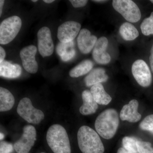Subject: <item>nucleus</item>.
<instances>
[{
    "label": "nucleus",
    "mask_w": 153,
    "mask_h": 153,
    "mask_svg": "<svg viewBox=\"0 0 153 153\" xmlns=\"http://www.w3.org/2000/svg\"><path fill=\"white\" fill-rule=\"evenodd\" d=\"M119 124V118L116 110L109 108L101 113L95 120V128L98 134L105 139L112 138Z\"/></svg>",
    "instance_id": "nucleus-1"
},
{
    "label": "nucleus",
    "mask_w": 153,
    "mask_h": 153,
    "mask_svg": "<svg viewBox=\"0 0 153 153\" xmlns=\"http://www.w3.org/2000/svg\"><path fill=\"white\" fill-rule=\"evenodd\" d=\"M79 149L82 153H103L104 147L98 134L87 126L79 128L77 134Z\"/></svg>",
    "instance_id": "nucleus-2"
},
{
    "label": "nucleus",
    "mask_w": 153,
    "mask_h": 153,
    "mask_svg": "<svg viewBox=\"0 0 153 153\" xmlns=\"http://www.w3.org/2000/svg\"><path fill=\"white\" fill-rule=\"evenodd\" d=\"M47 143L54 153H71L70 141L66 129L59 124L49 128L46 136Z\"/></svg>",
    "instance_id": "nucleus-3"
},
{
    "label": "nucleus",
    "mask_w": 153,
    "mask_h": 153,
    "mask_svg": "<svg viewBox=\"0 0 153 153\" xmlns=\"http://www.w3.org/2000/svg\"><path fill=\"white\" fill-rule=\"evenodd\" d=\"M22 26V21L17 16L7 18L0 25V44L5 45L16 38Z\"/></svg>",
    "instance_id": "nucleus-4"
},
{
    "label": "nucleus",
    "mask_w": 153,
    "mask_h": 153,
    "mask_svg": "<svg viewBox=\"0 0 153 153\" xmlns=\"http://www.w3.org/2000/svg\"><path fill=\"white\" fill-rule=\"evenodd\" d=\"M20 117L28 123L38 124L44 119V114L41 110L35 108L29 98L24 97L20 102L17 109Z\"/></svg>",
    "instance_id": "nucleus-5"
},
{
    "label": "nucleus",
    "mask_w": 153,
    "mask_h": 153,
    "mask_svg": "<svg viewBox=\"0 0 153 153\" xmlns=\"http://www.w3.org/2000/svg\"><path fill=\"white\" fill-rule=\"evenodd\" d=\"M114 8L127 21L136 23L139 21L141 14L138 7L131 0H114Z\"/></svg>",
    "instance_id": "nucleus-6"
},
{
    "label": "nucleus",
    "mask_w": 153,
    "mask_h": 153,
    "mask_svg": "<svg viewBox=\"0 0 153 153\" xmlns=\"http://www.w3.org/2000/svg\"><path fill=\"white\" fill-rule=\"evenodd\" d=\"M36 131L33 126L28 125L23 128V133L20 139L14 145L17 153H28L35 144L36 140Z\"/></svg>",
    "instance_id": "nucleus-7"
},
{
    "label": "nucleus",
    "mask_w": 153,
    "mask_h": 153,
    "mask_svg": "<svg viewBox=\"0 0 153 153\" xmlns=\"http://www.w3.org/2000/svg\"><path fill=\"white\" fill-rule=\"evenodd\" d=\"M131 71L134 78L140 85L146 87L151 85L152 76L150 70L143 60H136L132 66Z\"/></svg>",
    "instance_id": "nucleus-8"
},
{
    "label": "nucleus",
    "mask_w": 153,
    "mask_h": 153,
    "mask_svg": "<svg viewBox=\"0 0 153 153\" xmlns=\"http://www.w3.org/2000/svg\"><path fill=\"white\" fill-rule=\"evenodd\" d=\"M38 48L39 53L43 57L52 55L54 51V45L50 29L44 27L38 31Z\"/></svg>",
    "instance_id": "nucleus-9"
},
{
    "label": "nucleus",
    "mask_w": 153,
    "mask_h": 153,
    "mask_svg": "<svg viewBox=\"0 0 153 153\" xmlns=\"http://www.w3.org/2000/svg\"><path fill=\"white\" fill-rule=\"evenodd\" d=\"M80 29L81 25L78 22L74 21L65 22L58 28L57 38L62 43L71 42L79 34Z\"/></svg>",
    "instance_id": "nucleus-10"
},
{
    "label": "nucleus",
    "mask_w": 153,
    "mask_h": 153,
    "mask_svg": "<svg viewBox=\"0 0 153 153\" xmlns=\"http://www.w3.org/2000/svg\"><path fill=\"white\" fill-rule=\"evenodd\" d=\"M37 52V48L34 45L27 46L20 51V56L23 67L31 74H35L38 70V64L35 57Z\"/></svg>",
    "instance_id": "nucleus-11"
},
{
    "label": "nucleus",
    "mask_w": 153,
    "mask_h": 153,
    "mask_svg": "<svg viewBox=\"0 0 153 153\" xmlns=\"http://www.w3.org/2000/svg\"><path fill=\"white\" fill-rule=\"evenodd\" d=\"M108 45V40L105 37L97 39L94 47L92 56L97 63L100 64H108L110 62V55L106 52Z\"/></svg>",
    "instance_id": "nucleus-12"
},
{
    "label": "nucleus",
    "mask_w": 153,
    "mask_h": 153,
    "mask_svg": "<svg viewBox=\"0 0 153 153\" xmlns=\"http://www.w3.org/2000/svg\"><path fill=\"white\" fill-rule=\"evenodd\" d=\"M97 40L96 36L91 35L87 29L80 30L77 38V45L80 52L84 54L89 53L93 49Z\"/></svg>",
    "instance_id": "nucleus-13"
},
{
    "label": "nucleus",
    "mask_w": 153,
    "mask_h": 153,
    "mask_svg": "<svg viewBox=\"0 0 153 153\" xmlns=\"http://www.w3.org/2000/svg\"><path fill=\"white\" fill-rule=\"evenodd\" d=\"M139 103L136 100L129 102L128 104L125 105L121 111L120 116L122 120L130 123H136L141 118V115L138 112Z\"/></svg>",
    "instance_id": "nucleus-14"
},
{
    "label": "nucleus",
    "mask_w": 153,
    "mask_h": 153,
    "mask_svg": "<svg viewBox=\"0 0 153 153\" xmlns=\"http://www.w3.org/2000/svg\"><path fill=\"white\" fill-rule=\"evenodd\" d=\"M83 104L79 108V112L83 115L95 113L98 108V104L94 100L90 91L85 90L82 94Z\"/></svg>",
    "instance_id": "nucleus-15"
},
{
    "label": "nucleus",
    "mask_w": 153,
    "mask_h": 153,
    "mask_svg": "<svg viewBox=\"0 0 153 153\" xmlns=\"http://www.w3.org/2000/svg\"><path fill=\"white\" fill-rule=\"evenodd\" d=\"M22 72L21 66L13 64L4 60L0 63V75L7 78H16L19 77Z\"/></svg>",
    "instance_id": "nucleus-16"
},
{
    "label": "nucleus",
    "mask_w": 153,
    "mask_h": 153,
    "mask_svg": "<svg viewBox=\"0 0 153 153\" xmlns=\"http://www.w3.org/2000/svg\"><path fill=\"white\" fill-rule=\"evenodd\" d=\"M56 52L63 61H68L74 57L76 53L74 41L68 43L60 42L57 44Z\"/></svg>",
    "instance_id": "nucleus-17"
},
{
    "label": "nucleus",
    "mask_w": 153,
    "mask_h": 153,
    "mask_svg": "<svg viewBox=\"0 0 153 153\" xmlns=\"http://www.w3.org/2000/svg\"><path fill=\"white\" fill-rule=\"evenodd\" d=\"M108 79V76L105 74L104 69L101 68H95L92 70L84 79V82L87 86H93L95 84L105 82Z\"/></svg>",
    "instance_id": "nucleus-18"
},
{
    "label": "nucleus",
    "mask_w": 153,
    "mask_h": 153,
    "mask_svg": "<svg viewBox=\"0 0 153 153\" xmlns=\"http://www.w3.org/2000/svg\"><path fill=\"white\" fill-rule=\"evenodd\" d=\"M91 92L97 104L107 105L111 101V97L105 90L101 83L95 84L91 86Z\"/></svg>",
    "instance_id": "nucleus-19"
},
{
    "label": "nucleus",
    "mask_w": 153,
    "mask_h": 153,
    "mask_svg": "<svg viewBox=\"0 0 153 153\" xmlns=\"http://www.w3.org/2000/svg\"><path fill=\"white\" fill-rule=\"evenodd\" d=\"M15 98L10 91L0 88V111H8L13 108L15 104Z\"/></svg>",
    "instance_id": "nucleus-20"
},
{
    "label": "nucleus",
    "mask_w": 153,
    "mask_h": 153,
    "mask_svg": "<svg viewBox=\"0 0 153 153\" xmlns=\"http://www.w3.org/2000/svg\"><path fill=\"white\" fill-rule=\"evenodd\" d=\"M119 33L122 38L126 41H133L139 36L135 27L128 22H125L121 25Z\"/></svg>",
    "instance_id": "nucleus-21"
},
{
    "label": "nucleus",
    "mask_w": 153,
    "mask_h": 153,
    "mask_svg": "<svg viewBox=\"0 0 153 153\" xmlns=\"http://www.w3.org/2000/svg\"><path fill=\"white\" fill-rule=\"evenodd\" d=\"M93 66V63L91 60H83L71 69L69 71V75L71 77H78L85 75L91 70Z\"/></svg>",
    "instance_id": "nucleus-22"
},
{
    "label": "nucleus",
    "mask_w": 153,
    "mask_h": 153,
    "mask_svg": "<svg viewBox=\"0 0 153 153\" xmlns=\"http://www.w3.org/2000/svg\"><path fill=\"white\" fill-rule=\"evenodd\" d=\"M138 141V140L134 137H124L122 140L123 148L128 152L134 153H138L137 145Z\"/></svg>",
    "instance_id": "nucleus-23"
},
{
    "label": "nucleus",
    "mask_w": 153,
    "mask_h": 153,
    "mask_svg": "<svg viewBox=\"0 0 153 153\" xmlns=\"http://www.w3.org/2000/svg\"><path fill=\"white\" fill-rule=\"evenodd\" d=\"M142 33L146 36L153 35V12L149 18L143 20L140 26Z\"/></svg>",
    "instance_id": "nucleus-24"
},
{
    "label": "nucleus",
    "mask_w": 153,
    "mask_h": 153,
    "mask_svg": "<svg viewBox=\"0 0 153 153\" xmlns=\"http://www.w3.org/2000/svg\"><path fill=\"white\" fill-rule=\"evenodd\" d=\"M139 126L142 130L150 132L153 134V114L145 117L140 123Z\"/></svg>",
    "instance_id": "nucleus-25"
},
{
    "label": "nucleus",
    "mask_w": 153,
    "mask_h": 153,
    "mask_svg": "<svg viewBox=\"0 0 153 153\" xmlns=\"http://www.w3.org/2000/svg\"><path fill=\"white\" fill-rule=\"evenodd\" d=\"M137 145L138 153H153V147L151 143L138 140Z\"/></svg>",
    "instance_id": "nucleus-26"
},
{
    "label": "nucleus",
    "mask_w": 153,
    "mask_h": 153,
    "mask_svg": "<svg viewBox=\"0 0 153 153\" xmlns=\"http://www.w3.org/2000/svg\"><path fill=\"white\" fill-rule=\"evenodd\" d=\"M13 144L5 141H1L0 143V153H11L14 150Z\"/></svg>",
    "instance_id": "nucleus-27"
},
{
    "label": "nucleus",
    "mask_w": 153,
    "mask_h": 153,
    "mask_svg": "<svg viewBox=\"0 0 153 153\" xmlns=\"http://www.w3.org/2000/svg\"><path fill=\"white\" fill-rule=\"evenodd\" d=\"M69 1L74 7L79 8L86 5L88 1L86 0H70Z\"/></svg>",
    "instance_id": "nucleus-28"
},
{
    "label": "nucleus",
    "mask_w": 153,
    "mask_h": 153,
    "mask_svg": "<svg viewBox=\"0 0 153 153\" xmlns=\"http://www.w3.org/2000/svg\"><path fill=\"white\" fill-rule=\"evenodd\" d=\"M6 56V52L4 49L1 46L0 47V63H1L4 61Z\"/></svg>",
    "instance_id": "nucleus-29"
},
{
    "label": "nucleus",
    "mask_w": 153,
    "mask_h": 153,
    "mask_svg": "<svg viewBox=\"0 0 153 153\" xmlns=\"http://www.w3.org/2000/svg\"><path fill=\"white\" fill-rule=\"evenodd\" d=\"M150 64L153 73V44L151 50V55L149 57Z\"/></svg>",
    "instance_id": "nucleus-30"
},
{
    "label": "nucleus",
    "mask_w": 153,
    "mask_h": 153,
    "mask_svg": "<svg viewBox=\"0 0 153 153\" xmlns=\"http://www.w3.org/2000/svg\"><path fill=\"white\" fill-rule=\"evenodd\" d=\"M117 153H134L126 150L123 148H120L118 150Z\"/></svg>",
    "instance_id": "nucleus-31"
},
{
    "label": "nucleus",
    "mask_w": 153,
    "mask_h": 153,
    "mask_svg": "<svg viewBox=\"0 0 153 153\" xmlns=\"http://www.w3.org/2000/svg\"><path fill=\"white\" fill-rule=\"evenodd\" d=\"M4 0L0 1V16H1L2 12L3 7L4 6Z\"/></svg>",
    "instance_id": "nucleus-32"
},
{
    "label": "nucleus",
    "mask_w": 153,
    "mask_h": 153,
    "mask_svg": "<svg viewBox=\"0 0 153 153\" xmlns=\"http://www.w3.org/2000/svg\"><path fill=\"white\" fill-rule=\"evenodd\" d=\"M43 1L45 3H47V4H51V3L55 1H54V0H44Z\"/></svg>",
    "instance_id": "nucleus-33"
},
{
    "label": "nucleus",
    "mask_w": 153,
    "mask_h": 153,
    "mask_svg": "<svg viewBox=\"0 0 153 153\" xmlns=\"http://www.w3.org/2000/svg\"><path fill=\"white\" fill-rule=\"evenodd\" d=\"M4 135L1 132V134H0V139H1V140H2L4 139Z\"/></svg>",
    "instance_id": "nucleus-34"
},
{
    "label": "nucleus",
    "mask_w": 153,
    "mask_h": 153,
    "mask_svg": "<svg viewBox=\"0 0 153 153\" xmlns=\"http://www.w3.org/2000/svg\"><path fill=\"white\" fill-rule=\"evenodd\" d=\"M93 1L94 2H100V3H101V2H104L106 1Z\"/></svg>",
    "instance_id": "nucleus-35"
},
{
    "label": "nucleus",
    "mask_w": 153,
    "mask_h": 153,
    "mask_svg": "<svg viewBox=\"0 0 153 153\" xmlns=\"http://www.w3.org/2000/svg\"><path fill=\"white\" fill-rule=\"evenodd\" d=\"M32 1L33 2H36L37 1V0H33V1Z\"/></svg>",
    "instance_id": "nucleus-36"
},
{
    "label": "nucleus",
    "mask_w": 153,
    "mask_h": 153,
    "mask_svg": "<svg viewBox=\"0 0 153 153\" xmlns=\"http://www.w3.org/2000/svg\"><path fill=\"white\" fill-rule=\"evenodd\" d=\"M153 4V0H152V1H150Z\"/></svg>",
    "instance_id": "nucleus-37"
},
{
    "label": "nucleus",
    "mask_w": 153,
    "mask_h": 153,
    "mask_svg": "<svg viewBox=\"0 0 153 153\" xmlns=\"http://www.w3.org/2000/svg\"><path fill=\"white\" fill-rule=\"evenodd\" d=\"M44 153V152H42V153Z\"/></svg>",
    "instance_id": "nucleus-38"
}]
</instances>
